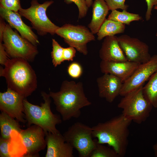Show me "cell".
<instances>
[{
    "instance_id": "6da1fadb",
    "label": "cell",
    "mask_w": 157,
    "mask_h": 157,
    "mask_svg": "<svg viewBox=\"0 0 157 157\" xmlns=\"http://www.w3.org/2000/svg\"><path fill=\"white\" fill-rule=\"evenodd\" d=\"M49 94L64 121L78 118L81 115V109L91 104L85 95L81 82L65 80L59 91H50Z\"/></svg>"
},
{
    "instance_id": "7a4b0ae2",
    "label": "cell",
    "mask_w": 157,
    "mask_h": 157,
    "mask_svg": "<svg viewBox=\"0 0 157 157\" xmlns=\"http://www.w3.org/2000/svg\"><path fill=\"white\" fill-rule=\"evenodd\" d=\"M132 122L122 114L92 127L93 138L98 143L112 147L119 157L124 156L128 145L129 127Z\"/></svg>"
},
{
    "instance_id": "3957f363",
    "label": "cell",
    "mask_w": 157,
    "mask_h": 157,
    "mask_svg": "<svg viewBox=\"0 0 157 157\" xmlns=\"http://www.w3.org/2000/svg\"><path fill=\"white\" fill-rule=\"evenodd\" d=\"M28 61L21 58H9L1 67L0 75L4 77L8 88L26 98L37 87V77Z\"/></svg>"
},
{
    "instance_id": "277c9868",
    "label": "cell",
    "mask_w": 157,
    "mask_h": 157,
    "mask_svg": "<svg viewBox=\"0 0 157 157\" xmlns=\"http://www.w3.org/2000/svg\"><path fill=\"white\" fill-rule=\"evenodd\" d=\"M44 102L41 106L31 103L25 98L23 100L24 113L28 125H36L41 127L46 134L48 133H60L56 125L61 123L59 115L53 114L51 108V100L49 94L41 92Z\"/></svg>"
},
{
    "instance_id": "5b68a950",
    "label": "cell",
    "mask_w": 157,
    "mask_h": 157,
    "mask_svg": "<svg viewBox=\"0 0 157 157\" xmlns=\"http://www.w3.org/2000/svg\"><path fill=\"white\" fill-rule=\"evenodd\" d=\"M142 85L128 93L117 105L122 110V114L126 119L140 124L149 117L153 106L145 98Z\"/></svg>"
},
{
    "instance_id": "8992f818",
    "label": "cell",
    "mask_w": 157,
    "mask_h": 157,
    "mask_svg": "<svg viewBox=\"0 0 157 157\" xmlns=\"http://www.w3.org/2000/svg\"><path fill=\"white\" fill-rule=\"evenodd\" d=\"M53 2L52 0L47 1L40 4L37 0H32L29 8H21L18 13L21 17L31 22L33 28L40 35L44 36L48 33L53 35L59 27L53 23L46 14L47 8Z\"/></svg>"
},
{
    "instance_id": "52a82bcc",
    "label": "cell",
    "mask_w": 157,
    "mask_h": 157,
    "mask_svg": "<svg viewBox=\"0 0 157 157\" xmlns=\"http://www.w3.org/2000/svg\"><path fill=\"white\" fill-rule=\"evenodd\" d=\"M3 41L7 55L11 58H21L31 61L38 53L36 46L14 31L8 24L3 32Z\"/></svg>"
},
{
    "instance_id": "ba28073f",
    "label": "cell",
    "mask_w": 157,
    "mask_h": 157,
    "mask_svg": "<svg viewBox=\"0 0 157 157\" xmlns=\"http://www.w3.org/2000/svg\"><path fill=\"white\" fill-rule=\"evenodd\" d=\"M92 127L81 122L70 126L63 134L65 141L77 151L80 157H89L94 149L96 139L93 140Z\"/></svg>"
},
{
    "instance_id": "9c48e42d",
    "label": "cell",
    "mask_w": 157,
    "mask_h": 157,
    "mask_svg": "<svg viewBox=\"0 0 157 157\" xmlns=\"http://www.w3.org/2000/svg\"><path fill=\"white\" fill-rule=\"evenodd\" d=\"M55 34L63 38L69 46L84 55L88 53L87 44L95 40L94 34L82 25L65 24L57 29Z\"/></svg>"
},
{
    "instance_id": "30bf717a",
    "label": "cell",
    "mask_w": 157,
    "mask_h": 157,
    "mask_svg": "<svg viewBox=\"0 0 157 157\" xmlns=\"http://www.w3.org/2000/svg\"><path fill=\"white\" fill-rule=\"evenodd\" d=\"M157 72V54H155L148 61L140 64L131 75L123 83L119 95L123 96L143 85Z\"/></svg>"
},
{
    "instance_id": "8fae6325",
    "label": "cell",
    "mask_w": 157,
    "mask_h": 157,
    "mask_svg": "<svg viewBox=\"0 0 157 157\" xmlns=\"http://www.w3.org/2000/svg\"><path fill=\"white\" fill-rule=\"evenodd\" d=\"M118 38L120 47L128 61L141 64L150 59L149 47L145 42L127 35H122Z\"/></svg>"
},
{
    "instance_id": "7c38bea8",
    "label": "cell",
    "mask_w": 157,
    "mask_h": 157,
    "mask_svg": "<svg viewBox=\"0 0 157 157\" xmlns=\"http://www.w3.org/2000/svg\"><path fill=\"white\" fill-rule=\"evenodd\" d=\"M19 134L26 149V156H38L39 152L47 147L45 133L38 126H30L26 129H22Z\"/></svg>"
},
{
    "instance_id": "4fadbf2b",
    "label": "cell",
    "mask_w": 157,
    "mask_h": 157,
    "mask_svg": "<svg viewBox=\"0 0 157 157\" xmlns=\"http://www.w3.org/2000/svg\"><path fill=\"white\" fill-rule=\"evenodd\" d=\"M25 98L9 88L0 93V110L15 119L25 123L26 120L24 113L23 100Z\"/></svg>"
},
{
    "instance_id": "5bb4252c",
    "label": "cell",
    "mask_w": 157,
    "mask_h": 157,
    "mask_svg": "<svg viewBox=\"0 0 157 157\" xmlns=\"http://www.w3.org/2000/svg\"><path fill=\"white\" fill-rule=\"evenodd\" d=\"M0 15L12 28L16 29L22 37L35 46L39 44L37 36L31 28L23 21L18 13L7 9L0 5Z\"/></svg>"
},
{
    "instance_id": "9a60e30c",
    "label": "cell",
    "mask_w": 157,
    "mask_h": 157,
    "mask_svg": "<svg viewBox=\"0 0 157 157\" xmlns=\"http://www.w3.org/2000/svg\"><path fill=\"white\" fill-rule=\"evenodd\" d=\"M97 82L99 97L110 103L119 95L123 83L119 78L107 73L98 78Z\"/></svg>"
},
{
    "instance_id": "2e32d148",
    "label": "cell",
    "mask_w": 157,
    "mask_h": 157,
    "mask_svg": "<svg viewBox=\"0 0 157 157\" xmlns=\"http://www.w3.org/2000/svg\"><path fill=\"white\" fill-rule=\"evenodd\" d=\"M47 150L46 157H73V148L66 142L60 133L46 134Z\"/></svg>"
},
{
    "instance_id": "e0dca14e",
    "label": "cell",
    "mask_w": 157,
    "mask_h": 157,
    "mask_svg": "<svg viewBox=\"0 0 157 157\" xmlns=\"http://www.w3.org/2000/svg\"><path fill=\"white\" fill-rule=\"evenodd\" d=\"M140 64L128 61L113 62L101 60L100 67L101 72L113 75L124 83L131 75Z\"/></svg>"
},
{
    "instance_id": "ac0fdd59",
    "label": "cell",
    "mask_w": 157,
    "mask_h": 157,
    "mask_svg": "<svg viewBox=\"0 0 157 157\" xmlns=\"http://www.w3.org/2000/svg\"><path fill=\"white\" fill-rule=\"evenodd\" d=\"M101 60L113 62L128 61L119 45L118 37L115 35L105 38L99 51Z\"/></svg>"
},
{
    "instance_id": "d6986e66",
    "label": "cell",
    "mask_w": 157,
    "mask_h": 157,
    "mask_svg": "<svg viewBox=\"0 0 157 157\" xmlns=\"http://www.w3.org/2000/svg\"><path fill=\"white\" fill-rule=\"evenodd\" d=\"M92 11L91 20L88 27L94 34H97L106 19L109 10L104 0H94L92 4Z\"/></svg>"
},
{
    "instance_id": "ffe728a7",
    "label": "cell",
    "mask_w": 157,
    "mask_h": 157,
    "mask_svg": "<svg viewBox=\"0 0 157 157\" xmlns=\"http://www.w3.org/2000/svg\"><path fill=\"white\" fill-rule=\"evenodd\" d=\"M19 122L6 113L1 111L0 114L1 138L11 140V134L13 131L19 134L22 129Z\"/></svg>"
},
{
    "instance_id": "44dd1931",
    "label": "cell",
    "mask_w": 157,
    "mask_h": 157,
    "mask_svg": "<svg viewBox=\"0 0 157 157\" xmlns=\"http://www.w3.org/2000/svg\"><path fill=\"white\" fill-rule=\"evenodd\" d=\"M125 28L124 24L106 19L97 33V39L101 40L106 37L123 33Z\"/></svg>"
},
{
    "instance_id": "7402d4cb",
    "label": "cell",
    "mask_w": 157,
    "mask_h": 157,
    "mask_svg": "<svg viewBox=\"0 0 157 157\" xmlns=\"http://www.w3.org/2000/svg\"><path fill=\"white\" fill-rule=\"evenodd\" d=\"M143 92L145 99L155 108H157V72L149 78L143 87Z\"/></svg>"
},
{
    "instance_id": "603a6c76",
    "label": "cell",
    "mask_w": 157,
    "mask_h": 157,
    "mask_svg": "<svg viewBox=\"0 0 157 157\" xmlns=\"http://www.w3.org/2000/svg\"><path fill=\"white\" fill-rule=\"evenodd\" d=\"M107 19L129 25L133 21L141 20L142 17L139 14L129 12L126 10L120 12L115 10H111Z\"/></svg>"
},
{
    "instance_id": "cb8c5ba5",
    "label": "cell",
    "mask_w": 157,
    "mask_h": 157,
    "mask_svg": "<svg viewBox=\"0 0 157 157\" xmlns=\"http://www.w3.org/2000/svg\"><path fill=\"white\" fill-rule=\"evenodd\" d=\"M98 142L96 139L95 146L89 157H119L113 149Z\"/></svg>"
},
{
    "instance_id": "d4e9b609",
    "label": "cell",
    "mask_w": 157,
    "mask_h": 157,
    "mask_svg": "<svg viewBox=\"0 0 157 157\" xmlns=\"http://www.w3.org/2000/svg\"><path fill=\"white\" fill-rule=\"evenodd\" d=\"M52 47L51 52L52 63L56 67L64 61L63 58L64 48L54 39H52Z\"/></svg>"
},
{
    "instance_id": "484cf974",
    "label": "cell",
    "mask_w": 157,
    "mask_h": 157,
    "mask_svg": "<svg viewBox=\"0 0 157 157\" xmlns=\"http://www.w3.org/2000/svg\"><path fill=\"white\" fill-rule=\"evenodd\" d=\"M67 4L74 3L77 6L78 10V18L81 19L86 15L88 7L85 0H65Z\"/></svg>"
},
{
    "instance_id": "4316f807",
    "label": "cell",
    "mask_w": 157,
    "mask_h": 157,
    "mask_svg": "<svg viewBox=\"0 0 157 157\" xmlns=\"http://www.w3.org/2000/svg\"><path fill=\"white\" fill-rule=\"evenodd\" d=\"M0 3L4 8L16 13L22 8L20 0H0Z\"/></svg>"
},
{
    "instance_id": "83f0119b",
    "label": "cell",
    "mask_w": 157,
    "mask_h": 157,
    "mask_svg": "<svg viewBox=\"0 0 157 157\" xmlns=\"http://www.w3.org/2000/svg\"><path fill=\"white\" fill-rule=\"evenodd\" d=\"M82 72L81 65L76 62L72 63L67 68V72L69 75L74 78H77L80 77Z\"/></svg>"
},
{
    "instance_id": "f1b7e54d",
    "label": "cell",
    "mask_w": 157,
    "mask_h": 157,
    "mask_svg": "<svg viewBox=\"0 0 157 157\" xmlns=\"http://www.w3.org/2000/svg\"><path fill=\"white\" fill-rule=\"evenodd\" d=\"M107 4L109 10L118 9L126 10L128 6L125 4L126 0H104Z\"/></svg>"
},
{
    "instance_id": "f546056e",
    "label": "cell",
    "mask_w": 157,
    "mask_h": 157,
    "mask_svg": "<svg viewBox=\"0 0 157 157\" xmlns=\"http://www.w3.org/2000/svg\"><path fill=\"white\" fill-rule=\"evenodd\" d=\"M11 140H6L0 137V156L1 157H11L9 147Z\"/></svg>"
},
{
    "instance_id": "4dcf8cb0",
    "label": "cell",
    "mask_w": 157,
    "mask_h": 157,
    "mask_svg": "<svg viewBox=\"0 0 157 157\" xmlns=\"http://www.w3.org/2000/svg\"><path fill=\"white\" fill-rule=\"evenodd\" d=\"M76 49L74 47L70 46L64 48L63 58L64 61H72L75 56Z\"/></svg>"
},
{
    "instance_id": "1f68e13d",
    "label": "cell",
    "mask_w": 157,
    "mask_h": 157,
    "mask_svg": "<svg viewBox=\"0 0 157 157\" xmlns=\"http://www.w3.org/2000/svg\"><path fill=\"white\" fill-rule=\"evenodd\" d=\"M145 1L147 5L145 19L147 21H148L151 18V11L154 6L157 5V0H145Z\"/></svg>"
},
{
    "instance_id": "d6a6232c",
    "label": "cell",
    "mask_w": 157,
    "mask_h": 157,
    "mask_svg": "<svg viewBox=\"0 0 157 157\" xmlns=\"http://www.w3.org/2000/svg\"><path fill=\"white\" fill-rule=\"evenodd\" d=\"M2 42H0V63L4 66L9 58Z\"/></svg>"
},
{
    "instance_id": "836d02e7",
    "label": "cell",
    "mask_w": 157,
    "mask_h": 157,
    "mask_svg": "<svg viewBox=\"0 0 157 157\" xmlns=\"http://www.w3.org/2000/svg\"><path fill=\"white\" fill-rule=\"evenodd\" d=\"M0 18V42H2L3 33L6 24L3 19L1 17Z\"/></svg>"
},
{
    "instance_id": "e575fe53",
    "label": "cell",
    "mask_w": 157,
    "mask_h": 157,
    "mask_svg": "<svg viewBox=\"0 0 157 157\" xmlns=\"http://www.w3.org/2000/svg\"><path fill=\"white\" fill-rule=\"evenodd\" d=\"M153 149L154 151L155 156L156 157H157V142L153 145Z\"/></svg>"
},
{
    "instance_id": "d590c367",
    "label": "cell",
    "mask_w": 157,
    "mask_h": 157,
    "mask_svg": "<svg viewBox=\"0 0 157 157\" xmlns=\"http://www.w3.org/2000/svg\"><path fill=\"white\" fill-rule=\"evenodd\" d=\"M86 4L88 7L89 8L90 7L92 4V0H85Z\"/></svg>"
},
{
    "instance_id": "8d00e7d4",
    "label": "cell",
    "mask_w": 157,
    "mask_h": 157,
    "mask_svg": "<svg viewBox=\"0 0 157 157\" xmlns=\"http://www.w3.org/2000/svg\"><path fill=\"white\" fill-rule=\"evenodd\" d=\"M154 9L157 10V5L155 6Z\"/></svg>"
},
{
    "instance_id": "74e56055",
    "label": "cell",
    "mask_w": 157,
    "mask_h": 157,
    "mask_svg": "<svg viewBox=\"0 0 157 157\" xmlns=\"http://www.w3.org/2000/svg\"><path fill=\"white\" fill-rule=\"evenodd\" d=\"M156 36H157V33H156Z\"/></svg>"
}]
</instances>
